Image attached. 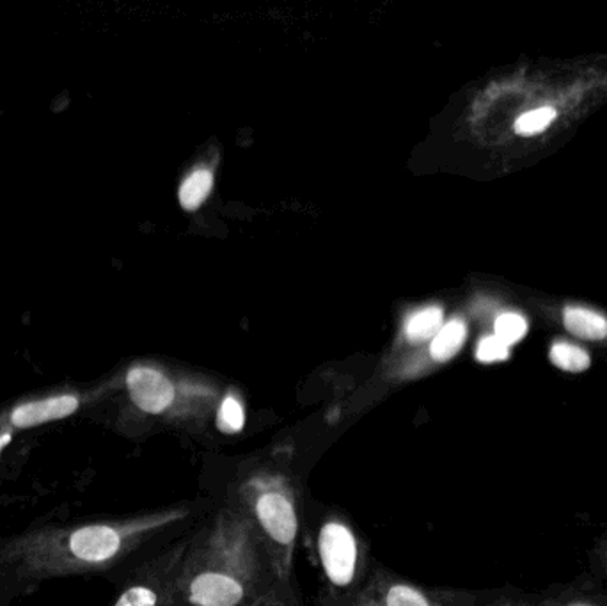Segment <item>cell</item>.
<instances>
[{
  "mask_svg": "<svg viewBox=\"0 0 607 606\" xmlns=\"http://www.w3.org/2000/svg\"><path fill=\"white\" fill-rule=\"evenodd\" d=\"M245 425V411L242 402L235 395H226L217 407V427L224 434H237Z\"/></svg>",
  "mask_w": 607,
  "mask_h": 606,
  "instance_id": "13",
  "label": "cell"
},
{
  "mask_svg": "<svg viewBox=\"0 0 607 606\" xmlns=\"http://www.w3.org/2000/svg\"><path fill=\"white\" fill-rule=\"evenodd\" d=\"M128 399L137 411L155 418L169 420H189L192 416H201L190 407V399H213L212 391L189 390L178 388L164 372L157 368L137 365L128 370L127 379Z\"/></svg>",
  "mask_w": 607,
  "mask_h": 606,
  "instance_id": "6",
  "label": "cell"
},
{
  "mask_svg": "<svg viewBox=\"0 0 607 606\" xmlns=\"http://www.w3.org/2000/svg\"><path fill=\"white\" fill-rule=\"evenodd\" d=\"M467 329L462 320H451L434 336L430 345V354L435 361H450L466 342Z\"/></svg>",
  "mask_w": 607,
  "mask_h": 606,
  "instance_id": "9",
  "label": "cell"
},
{
  "mask_svg": "<svg viewBox=\"0 0 607 606\" xmlns=\"http://www.w3.org/2000/svg\"><path fill=\"white\" fill-rule=\"evenodd\" d=\"M341 606H439V603L414 583L391 573H377Z\"/></svg>",
  "mask_w": 607,
  "mask_h": 606,
  "instance_id": "7",
  "label": "cell"
},
{
  "mask_svg": "<svg viewBox=\"0 0 607 606\" xmlns=\"http://www.w3.org/2000/svg\"><path fill=\"white\" fill-rule=\"evenodd\" d=\"M316 551L327 587L334 594L332 605H345L363 587V546L359 537L347 521L327 519L318 530Z\"/></svg>",
  "mask_w": 607,
  "mask_h": 606,
  "instance_id": "4",
  "label": "cell"
},
{
  "mask_svg": "<svg viewBox=\"0 0 607 606\" xmlns=\"http://www.w3.org/2000/svg\"><path fill=\"white\" fill-rule=\"evenodd\" d=\"M190 535L137 567L112 606H183L180 576Z\"/></svg>",
  "mask_w": 607,
  "mask_h": 606,
  "instance_id": "5",
  "label": "cell"
},
{
  "mask_svg": "<svg viewBox=\"0 0 607 606\" xmlns=\"http://www.w3.org/2000/svg\"><path fill=\"white\" fill-rule=\"evenodd\" d=\"M510 356V347L501 342L496 335L487 336L478 343L476 358L481 363H496V361H505Z\"/></svg>",
  "mask_w": 607,
  "mask_h": 606,
  "instance_id": "16",
  "label": "cell"
},
{
  "mask_svg": "<svg viewBox=\"0 0 607 606\" xmlns=\"http://www.w3.org/2000/svg\"><path fill=\"white\" fill-rule=\"evenodd\" d=\"M260 539L277 582L290 583L299 537L297 489L288 471L265 464L238 480L231 496Z\"/></svg>",
  "mask_w": 607,
  "mask_h": 606,
  "instance_id": "3",
  "label": "cell"
},
{
  "mask_svg": "<svg viewBox=\"0 0 607 606\" xmlns=\"http://www.w3.org/2000/svg\"><path fill=\"white\" fill-rule=\"evenodd\" d=\"M556 120V111L552 107H542L537 111L526 112L522 114L519 120L515 121V132L519 136H537L544 132L545 128Z\"/></svg>",
  "mask_w": 607,
  "mask_h": 606,
  "instance_id": "14",
  "label": "cell"
},
{
  "mask_svg": "<svg viewBox=\"0 0 607 606\" xmlns=\"http://www.w3.org/2000/svg\"><path fill=\"white\" fill-rule=\"evenodd\" d=\"M251 523L229 500L190 535L183 559V606H253L276 585Z\"/></svg>",
  "mask_w": 607,
  "mask_h": 606,
  "instance_id": "2",
  "label": "cell"
},
{
  "mask_svg": "<svg viewBox=\"0 0 607 606\" xmlns=\"http://www.w3.org/2000/svg\"><path fill=\"white\" fill-rule=\"evenodd\" d=\"M528 333V322L517 313H503L496 320V336L508 347L521 342Z\"/></svg>",
  "mask_w": 607,
  "mask_h": 606,
  "instance_id": "15",
  "label": "cell"
},
{
  "mask_svg": "<svg viewBox=\"0 0 607 606\" xmlns=\"http://www.w3.org/2000/svg\"><path fill=\"white\" fill-rule=\"evenodd\" d=\"M213 175L208 169H198L185 178L180 187V203L185 210H198L212 191Z\"/></svg>",
  "mask_w": 607,
  "mask_h": 606,
  "instance_id": "11",
  "label": "cell"
},
{
  "mask_svg": "<svg viewBox=\"0 0 607 606\" xmlns=\"http://www.w3.org/2000/svg\"><path fill=\"white\" fill-rule=\"evenodd\" d=\"M253 606H297L290 592V583L277 582Z\"/></svg>",
  "mask_w": 607,
  "mask_h": 606,
  "instance_id": "17",
  "label": "cell"
},
{
  "mask_svg": "<svg viewBox=\"0 0 607 606\" xmlns=\"http://www.w3.org/2000/svg\"><path fill=\"white\" fill-rule=\"evenodd\" d=\"M551 361L556 367L565 370V372H584L590 368V356L588 352L576 347V345H568V343H556L551 349Z\"/></svg>",
  "mask_w": 607,
  "mask_h": 606,
  "instance_id": "12",
  "label": "cell"
},
{
  "mask_svg": "<svg viewBox=\"0 0 607 606\" xmlns=\"http://www.w3.org/2000/svg\"><path fill=\"white\" fill-rule=\"evenodd\" d=\"M189 516L190 507L176 505L128 518L47 525L0 539V601L57 578L107 571Z\"/></svg>",
  "mask_w": 607,
  "mask_h": 606,
  "instance_id": "1",
  "label": "cell"
},
{
  "mask_svg": "<svg viewBox=\"0 0 607 606\" xmlns=\"http://www.w3.org/2000/svg\"><path fill=\"white\" fill-rule=\"evenodd\" d=\"M563 320L568 331L579 338L604 340L607 336V320L595 311L567 308Z\"/></svg>",
  "mask_w": 607,
  "mask_h": 606,
  "instance_id": "8",
  "label": "cell"
},
{
  "mask_svg": "<svg viewBox=\"0 0 607 606\" xmlns=\"http://www.w3.org/2000/svg\"><path fill=\"white\" fill-rule=\"evenodd\" d=\"M442 310L441 308H425V310L414 313L405 326V336L412 343L434 340V336L441 331Z\"/></svg>",
  "mask_w": 607,
  "mask_h": 606,
  "instance_id": "10",
  "label": "cell"
}]
</instances>
